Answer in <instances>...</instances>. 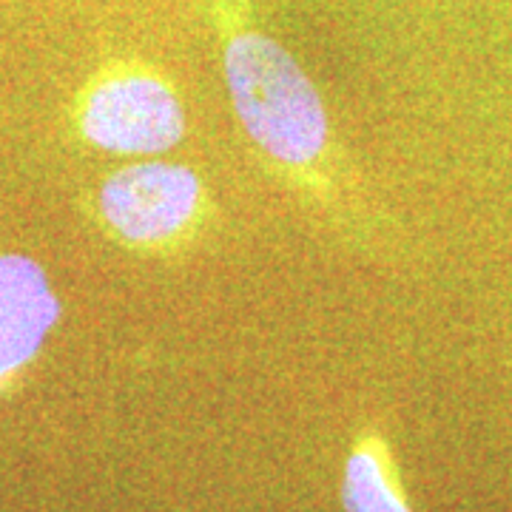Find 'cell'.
Here are the masks:
<instances>
[{"instance_id":"obj_1","label":"cell","mask_w":512,"mask_h":512,"mask_svg":"<svg viewBox=\"0 0 512 512\" xmlns=\"http://www.w3.org/2000/svg\"><path fill=\"white\" fill-rule=\"evenodd\" d=\"M231 109L259 160L296 200L333 225H353V185L325 100L299 60L259 32L245 0H211Z\"/></svg>"},{"instance_id":"obj_2","label":"cell","mask_w":512,"mask_h":512,"mask_svg":"<svg viewBox=\"0 0 512 512\" xmlns=\"http://www.w3.org/2000/svg\"><path fill=\"white\" fill-rule=\"evenodd\" d=\"M97 214L111 237L128 251L177 256L208 228L214 202L194 168L143 157L103 180Z\"/></svg>"},{"instance_id":"obj_3","label":"cell","mask_w":512,"mask_h":512,"mask_svg":"<svg viewBox=\"0 0 512 512\" xmlns=\"http://www.w3.org/2000/svg\"><path fill=\"white\" fill-rule=\"evenodd\" d=\"M77 128L89 146L117 157H160L188 134L177 86L157 66L114 63L80 97Z\"/></svg>"},{"instance_id":"obj_4","label":"cell","mask_w":512,"mask_h":512,"mask_svg":"<svg viewBox=\"0 0 512 512\" xmlns=\"http://www.w3.org/2000/svg\"><path fill=\"white\" fill-rule=\"evenodd\" d=\"M60 319V299L32 256L0 254V384L43 350Z\"/></svg>"},{"instance_id":"obj_5","label":"cell","mask_w":512,"mask_h":512,"mask_svg":"<svg viewBox=\"0 0 512 512\" xmlns=\"http://www.w3.org/2000/svg\"><path fill=\"white\" fill-rule=\"evenodd\" d=\"M342 504L345 512H413L382 433L362 430L353 441L342 478Z\"/></svg>"}]
</instances>
